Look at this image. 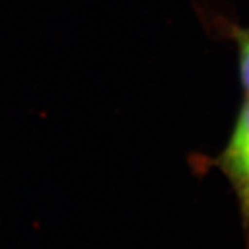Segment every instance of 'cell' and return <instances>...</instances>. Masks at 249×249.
Masks as SVG:
<instances>
[{
	"instance_id": "2",
	"label": "cell",
	"mask_w": 249,
	"mask_h": 249,
	"mask_svg": "<svg viewBox=\"0 0 249 249\" xmlns=\"http://www.w3.org/2000/svg\"><path fill=\"white\" fill-rule=\"evenodd\" d=\"M223 28L227 32V37L235 45L241 86L244 94L249 96V27H238L229 22Z\"/></svg>"
},
{
	"instance_id": "1",
	"label": "cell",
	"mask_w": 249,
	"mask_h": 249,
	"mask_svg": "<svg viewBox=\"0 0 249 249\" xmlns=\"http://www.w3.org/2000/svg\"><path fill=\"white\" fill-rule=\"evenodd\" d=\"M211 163L231 184L249 247V96H245L227 142Z\"/></svg>"
}]
</instances>
